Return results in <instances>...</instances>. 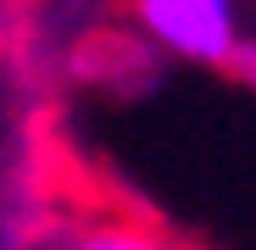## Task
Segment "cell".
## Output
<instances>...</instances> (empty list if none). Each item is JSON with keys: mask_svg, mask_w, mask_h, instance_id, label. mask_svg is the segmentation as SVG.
I'll use <instances>...</instances> for the list:
<instances>
[{"mask_svg": "<svg viewBox=\"0 0 256 250\" xmlns=\"http://www.w3.org/2000/svg\"><path fill=\"white\" fill-rule=\"evenodd\" d=\"M0 250H17V245H12V239H0Z\"/></svg>", "mask_w": 256, "mask_h": 250, "instance_id": "cell-3", "label": "cell"}, {"mask_svg": "<svg viewBox=\"0 0 256 250\" xmlns=\"http://www.w3.org/2000/svg\"><path fill=\"white\" fill-rule=\"evenodd\" d=\"M134 28L162 61L195 72H234L256 45L245 22V0H128Z\"/></svg>", "mask_w": 256, "mask_h": 250, "instance_id": "cell-1", "label": "cell"}, {"mask_svg": "<svg viewBox=\"0 0 256 250\" xmlns=\"http://www.w3.org/2000/svg\"><path fill=\"white\" fill-rule=\"evenodd\" d=\"M234 72H240V78H245V89H250V95H256V45H250V50H245V56H240V67H234Z\"/></svg>", "mask_w": 256, "mask_h": 250, "instance_id": "cell-2", "label": "cell"}]
</instances>
